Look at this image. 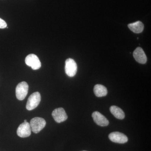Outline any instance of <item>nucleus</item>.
I'll use <instances>...</instances> for the list:
<instances>
[{
    "label": "nucleus",
    "mask_w": 151,
    "mask_h": 151,
    "mask_svg": "<svg viewBox=\"0 0 151 151\" xmlns=\"http://www.w3.org/2000/svg\"><path fill=\"white\" fill-rule=\"evenodd\" d=\"M29 124L32 131L37 134L45 127L46 123L44 119L40 117H35L31 120Z\"/></svg>",
    "instance_id": "obj_1"
},
{
    "label": "nucleus",
    "mask_w": 151,
    "mask_h": 151,
    "mask_svg": "<svg viewBox=\"0 0 151 151\" xmlns=\"http://www.w3.org/2000/svg\"><path fill=\"white\" fill-rule=\"evenodd\" d=\"M41 101V95L39 92L32 93L29 97L26 105V108L28 111L35 109L39 105Z\"/></svg>",
    "instance_id": "obj_2"
},
{
    "label": "nucleus",
    "mask_w": 151,
    "mask_h": 151,
    "mask_svg": "<svg viewBox=\"0 0 151 151\" xmlns=\"http://www.w3.org/2000/svg\"><path fill=\"white\" fill-rule=\"evenodd\" d=\"M29 86L27 83L22 81L17 85L16 88V95L19 100H24L28 92Z\"/></svg>",
    "instance_id": "obj_3"
},
{
    "label": "nucleus",
    "mask_w": 151,
    "mask_h": 151,
    "mask_svg": "<svg viewBox=\"0 0 151 151\" xmlns=\"http://www.w3.org/2000/svg\"><path fill=\"white\" fill-rule=\"evenodd\" d=\"M25 62L26 64L31 67L33 70H37L41 67L40 60L35 54H31L28 55L26 58Z\"/></svg>",
    "instance_id": "obj_4"
},
{
    "label": "nucleus",
    "mask_w": 151,
    "mask_h": 151,
    "mask_svg": "<svg viewBox=\"0 0 151 151\" xmlns=\"http://www.w3.org/2000/svg\"><path fill=\"white\" fill-rule=\"evenodd\" d=\"M65 72L69 77H73L76 74L77 65L76 63L71 58H68L65 62Z\"/></svg>",
    "instance_id": "obj_5"
},
{
    "label": "nucleus",
    "mask_w": 151,
    "mask_h": 151,
    "mask_svg": "<svg viewBox=\"0 0 151 151\" xmlns=\"http://www.w3.org/2000/svg\"><path fill=\"white\" fill-rule=\"evenodd\" d=\"M31 128L29 123L27 122H24L21 124L18 128L17 134L20 137H27L31 134Z\"/></svg>",
    "instance_id": "obj_6"
},
{
    "label": "nucleus",
    "mask_w": 151,
    "mask_h": 151,
    "mask_svg": "<svg viewBox=\"0 0 151 151\" xmlns=\"http://www.w3.org/2000/svg\"><path fill=\"white\" fill-rule=\"evenodd\" d=\"M52 117L57 123H60L65 122L68 119V116L65 110L62 108L55 109L52 113Z\"/></svg>",
    "instance_id": "obj_7"
},
{
    "label": "nucleus",
    "mask_w": 151,
    "mask_h": 151,
    "mask_svg": "<svg viewBox=\"0 0 151 151\" xmlns=\"http://www.w3.org/2000/svg\"><path fill=\"white\" fill-rule=\"evenodd\" d=\"M110 140L113 142L124 144L128 141V137L123 133L119 132H112L109 135Z\"/></svg>",
    "instance_id": "obj_8"
},
{
    "label": "nucleus",
    "mask_w": 151,
    "mask_h": 151,
    "mask_svg": "<svg viewBox=\"0 0 151 151\" xmlns=\"http://www.w3.org/2000/svg\"><path fill=\"white\" fill-rule=\"evenodd\" d=\"M92 117L94 122L101 127H106L109 124V121L103 115L99 112L95 111L92 113Z\"/></svg>",
    "instance_id": "obj_9"
},
{
    "label": "nucleus",
    "mask_w": 151,
    "mask_h": 151,
    "mask_svg": "<svg viewBox=\"0 0 151 151\" xmlns=\"http://www.w3.org/2000/svg\"><path fill=\"white\" fill-rule=\"evenodd\" d=\"M133 55L136 61L141 64H145L147 61V57L142 49L138 47L134 51Z\"/></svg>",
    "instance_id": "obj_10"
},
{
    "label": "nucleus",
    "mask_w": 151,
    "mask_h": 151,
    "mask_svg": "<svg viewBox=\"0 0 151 151\" xmlns=\"http://www.w3.org/2000/svg\"><path fill=\"white\" fill-rule=\"evenodd\" d=\"M128 27L132 31L135 33H140L142 32L144 25L142 22L137 21L128 24Z\"/></svg>",
    "instance_id": "obj_11"
},
{
    "label": "nucleus",
    "mask_w": 151,
    "mask_h": 151,
    "mask_svg": "<svg viewBox=\"0 0 151 151\" xmlns=\"http://www.w3.org/2000/svg\"><path fill=\"white\" fill-rule=\"evenodd\" d=\"M94 92L97 97H103L106 96L108 93L107 88L101 84H96L94 86Z\"/></svg>",
    "instance_id": "obj_12"
},
{
    "label": "nucleus",
    "mask_w": 151,
    "mask_h": 151,
    "mask_svg": "<svg viewBox=\"0 0 151 151\" xmlns=\"http://www.w3.org/2000/svg\"><path fill=\"white\" fill-rule=\"evenodd\" d=\"M111 113L115 116L116 119H123L125 118V113L121 108L116 106H111L110 108Z\"/></svg>",
    "instance_id": "obj_13"
},
{
    "label": "nucleus",
    "mask_w": 151,
    "mask_h": 151,
    "mask_svg": "<svg viewBox=\"0 0 151 151\" xmlns=\"http://www.w3.org/2000/svg\"><path fill=\"white\" fill-rule=\"evenodd\" d=\"M7 25L4 20L0 18V29H4L7 27Z\"/></svg>",
    "instance_id": "obj_14"
},
{
    "label": "nucleus",
    "mask_w": 151,
    "mask_h": 151,
    "mask_svg": "<svg viewBox=\"0 0 151 151\" xmlns=\"http://www.w3.org/2000/svg\"><path fill=\"white\" fill-rule=\"evenodd\" d=\"M27 122V121L26 120H25L24 121V122Z\"/></svg>",
    "instance_id": "obj_15"
},
{
    "label": "nucleus",
    "mask_w": 151,
    "mask_h": 151,
    "mask_svg": "<svg viewBox=\"0 0 151 151\" xmlns=\"http://www.w3.org/2000/svg\"></svg>",
    "instance_id": "obj_16"
}]
</instances>
